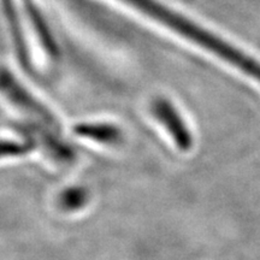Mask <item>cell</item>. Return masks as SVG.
<instances>
[{"label": "cell", "mask_w": 260, "mask_h": 260, "mask_svg": "<svg viewBox=\"0 0 260 260\" xmlns=\"http://www.w3.org/2000/svg\"><path fill=\"white\" fill-rule=\"evenodd\" d=\"M88 200V193L81 187H74L64 190L60 195L61 207L68 211L79 210L84 206Z\"/></svg>", "instance_id": "6"}, {"label": "cell", "mask_w": 260, "mask_h": 260, "mask_svg": "<svg viewBox=\"0 0 260 260\" xmlns=\"http://www.w3.org/2000/svg\"><path fill=\"white\" fill-rule=\"evenodd\" d=\"M129 8L136 10L140 14H144L157 21L177 34L187 38L198 46L205 48L213 53L228 64L234 65L236 69L245 73L260 83V63L254 58L248 56L245 52L237 50V47L224 41L213 32L194 23L189 18L184 17L171 9L160 4L158 0H117Z\"/></svg>", "instance_id": "1"}, {"label": "cell", "mask_w": 260, "mask_h": 260, "mask_svg": "<svg viewBox=\"0 0 260 260\" xmlns=\"http://www.w3.org/2000/svg\"><path fill=\"white\" fill-rule=\"evenodd\" d=\"M22 140L0 136V159L23 157L37 148L35 142L30 138L24 134H22Z\"/></svg>", "instance_id": "5"}, {"label": "cell", "mask_w": 260, "mask_h": 260, "mask_svg": "<svg viewBox=\"0 0 260 260\" xmlns=\"http://www.w3.org/2000/svg\"><path fill=\"white\" fill-rule=\"evenodd\" d=\"M0 106L16 117L19 126L63 132L59 113L29 77L10 61L0 59Z\"/></svg>", "instance_id": "2"}, {"label": "cell", "mask_w": 260, "mask_h": 260, "mask_svg": "<svg viewBox=\"0 0 260 260\" xmlns=\"http://www.w3.org/2000/svg\"><path fill=\"white\" fill-rule=\"evenodd\" d=\"M152 111L162 126L168 130L178 148L182 151H188L191 148L193 138L176 107L167 99H157L152 104Z\"/></svg>", "instance_id": "3"}, {"label": "cell", "mask_w": 260, "mask_h": 260, "mask_svg": "<svg viewBox=\"0 0 260 260\" xmlns=\"http://www.w3.org/2000/svg\"><path fill=\"white\" fill-rule=\"evenodd\" d=\"M73 133L80 139L103 145H117L122 140V130L111 122L81 121L73 125Z\"/></svg>", "instance_id": "4"}]
</instances>
